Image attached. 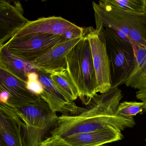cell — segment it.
Listing matches in <instances>:
<instances>
[{
	"label": "cell",
	"mask_w": 146,
	"mask_h": 146,
	"mask_svg": "<svg viewBox=\"0 0 146 146\" xmlns=\"http://www.w3.org/2000/svg\"><path fill=\"white\" fill-rule=\"evenodd\" d=\"M82 37L68 39L60 43L32 63L37 72L41 71L48 75L66 69L67 55Z\"/></svg>",
	"instance_id": "cell-12"
},
{
	"label": "cell",
	"mask_w": 146,
	"mask_h": 146,
	"mask_svg": "<svg viewBox=\"0 0 146 146\" xmlns=\"http://www.w3.org/2000/svg\"><path fill=\"white\" fill-rule=\"evenodd\" d=\"M40 146H72L65 139L58 135H51L46 139Z\"/></svg>",
	"instance_id": "cell-21"
},
{
	"label": "cell",
	"mask_w": 146,
	"mask_h": 146,
	"mask_svg": "<svg viewBox=\"0 0 146 146\" xmlns=\"http://www.w3.org/2000/svg\"><path fill=\"white\" fill-rule=\"evenodd\" d=\"M0 146H4V145L3 144V143L1 141V140H0Z\"/></svg>",
	"instance_id": "cell-22"
},
{
	"label": "cell",
	"mask_w": 146,
	"mask_h": 146,
	"mask_svg": "<svg viewBox=\"0 0 146 146\" xmlns=\"http://www.w3.org/2000/svg\"><path fill=\"white\" fill-rule=\"evenodd\" d=\"M123 138L121 132L109 127L93 132L72 135L64 139L72 146H102Z\"/></svg>",
	"instance_id": "cell-14"
},
{
	"label": "cell",
	"mask_w": 146,
	"mask_h": 146,
	"mask_svg": "<svg viewBox=\"0 0 146 146\" xmlns=\"http://www.w3.org/2000/svg\"><path fill=\"white\" fill-rule=\"evenodd\" d=\"M23 124L14 110L0 104V140L4 146H24Z\"/></svg>",
	"instance_id": "cell-13"
},
{
	"label": "cell",
	"mask_w": 146,
	"mask_h": 146,
	"mask_svg": "<svg viewBox=\"0 0 146 146\" xmlns=\"http://www.w3.org/2000/svg\"><path fill=\"white\" fill-rule=\"evenodd\" d=\"M37 73L43 87L40 97L48 104L53 112H60L62 115H74L83 110L84 108L78 107L57 88L48 74L41 71Z\"/></svg>",
	"instance_id": "cell-11"
},
{
	"label": "cell",
	"mask_w": 146,
	"mask_h": 146,
	"mask_svg": "<svg viewBox=\"0 0 146 146\" xmlns=\"http://www.w3.org/2000/svg\"><path fill=\"white\" fill-rule=\"evenodd\" d=\"M84 33L90 43L97 93H104L111 88L110 62L105 43L100 33L92 27L84 28Z\"/></svg>",
	"instance_id": "cell-9"
},
{
	"label": "cell",
	"mask_w": 146,
	"mask_h": 146,
	"mask_svg": "<svg viewBox=\"0 0 146 146\" xmlns=\"http://www.w3.org/2000/svg\"><path fill=\"white\" fill-rule=\"evenodd\" d=\"M126 86L137 89V99L146 103V60L136 70H133L125 83Z\"/></svg>",
	"instance_id": "cell-17"
},
{
	"label": "cell",
	"mask_w": 146,
	"mask_h": 146,
	"mask_svg": "<svg viewBox=\"0 0 146 146\" xmlns=\"http://www.w3.org/2000/svg\"><path fill=\"white\" fill-rule=\"evenodd\" d=\"M41 99L27 89L26 81L0 67V104L15 111Z\"/></svg>",
	"instance_id": "cell-8"
},
{
	"label": "cell",
	"mask_w": 146,
	"mask_h": 146,
	"mask_svg": "<svg viewBox=\"0 0 146 146\" xmlns=\"http://www.w3.org/2000/svg\"><path fill=\"white\" fill-rule=\"evenodd\" d=\"M103 37L108 54L111 87L125 84L132 73L135 63L133 45L119 37L110 28L102 27L98 31Z\"/></svg>",
	"instance_id": "cell-5"
},
{
	"label": "cell",
	"mask_w": 146,
	"mask_h": 146,
	"mask_svg": "<svg viewBox=\"0 0 146 146\" xmlns=\"http://www.w3.org/2000/svg\"><path fill=\"white\" fill-rule=\"evenodd\" d=\"M96 30L110 28L123 40L133 45L146 47V12L136 14L126 12L109 2L108 0L92 3Z\"/></svg>",
	"instance_id": "cell-2"
},
{
	"label": "cell",
	"mask_w": 146,
	"mask_h": 146,
	"mask_svg": "<svg viewBox=\"0 0 146 146\" xmlns=\"http://www.w3.org/2000/svg\"><path fill=\"white\" fill-rule=\"evenodd\" d=\"M144 110L145 104L143 102H123L119 104L116 114L119 116L129 118L141 113Z\"/></svg>",
	"instance_id": "cell-19"
},
{
	"label": "cell",
	"mask_w": 146,
	"mask_h": 146,
	"mask_svg": "<svg viewBox=\"0 0 146 146\" xmlns=\"http://www.w3.org/2000/svg\"><path fill=\"white\" fill-rule=\"evenodd\" d=\"M68 39L62 36L52 34H32L12 39L4 47L17 58L32 63L58 44Z\"/></svg>",
	"instance_id": "cell-6"
},
{
	"label": "cell",
	"mask_w": 146,
	"mask_h": 146,
	"mask_svg": "<svg viewBox=\"0 0 146 146\" xmlns=\"http://www.w3.org/2000/svg\"></svg>",
	"instance_id": "cell-24"
},
{
	"label": "cell",
	"mask_w": 146,
	"mask_h": 146,
	"mask_svg": "<svg viewBox=\"0 0 146 146\" xmlns=\"http://www.w3.org/2000/svg\"><path fill=\"white\" fill-rule=\"evenodd\" d=\"M0 67L26 82L29 73L37 72L32 63L17 58L4 47L0 53Z\"/></svg>",
	"instance_id": "cell-15"
},
{
	"label": "cell",
	"mask_w": 146,
	"mask_h": 146,
	"mask_svg": "<svg viewBox=\"0 0 146 146\" xmlns=\"http://www.w3.org/2000/svg\"><path fill=\"white\" fill-rule=\"evenodd\" d=\"M15 111L23 122L24 146H40L46 135L54 128L59 117L42 99Z\"/></svg>",
	"instance_id": "cell-4"
},
{
	"label": "cell",
	"mask_w": 146,
	"mask_h": 146,
	"mask_svg": "<svg viewBox=\"0 0 146 146\" xmlns=\"http://www.w3.org/2000/svg\"></svg>",
	"instance_id": "cell-23"
},
{
	"label": "cell",
	"mask_w": 146,
	"mask_h": 146,
	"mask_svg": "<svg viewBox=\"0 0 146 146\" xmlns=\"http://www.w3.org/2000/svg\"><path fill=\"white\" fill-rule=\"evenodd\" d=\"M123 97L118 87H111L104 93L94 96L87 108L77 115H62L58 117L51 135L63 139L72 135L93 132L112 127L120 132L132 128L135 123L133 117L117 116V110Z\"/></svg>",
	"instance_id": "cell-1"
},
{
	"label": "cell",
	"mask_w": 146,
	"mask_h": 146,
	"mask_svg": "<svg viewBox=\"0 0 146 146\" xmlns=\"http://www.w3.org/2000/svg\"><path fill=\"white\" fill-rule=\"evenodd\" d=\"M108 1L126 12L136 14L146 12V0H108Z\"/></svg>",
	"instance_id": "cell-18"
},
{
	"label": "cell",
	"mask_w": 146,
	"mask_h": 146,
	"mask_svg": "<svg viewBox=\"0 0 146 146\" xmlns=\"http://www.w3.org/2000/svg\"><path fill=\"white\" fill-rule=\"evenodd\" d=\"M84 33V28L61 16H52L29 21L11 39L32 34H47L62 36L72 39L83 37Z\"/></svg>",
	"instance_id": "cell-7"
},
{
	"label": "cell",
	"mask_w": 146,
	"mask_h": 146,
	"mask_svg": "<svg viewBox=\"0 0 146 146\" xmlns=\"http://www.w3.org/2000/svg\"><path fill=\"white\" fill-rule=\"evenodd\" d=\"M67 63V70L78 90L79 97L88 105L97 93V85L90 43L85 33L68 52Z\"/></svg>",
	"instance_id": "cell-3"
},
{
	"label": "cell",
	"mask_w": 146,
	"mask_h": 146,
	"mask_svg": "<svg viewBox=\"0 0 146 146\" xmlns=\"http://www.w3.org/2000/svg\"><path fill=\"white\" fill-rule=\"evenodd\" d=\"M49 76L57 88L71 101L74 102L79 97L78 90L67 69L53 72Z\"/></svg>",
	"instance_id": "cell-16"
},
{
	"label": "cell",
	"mask_w": 146,
	"mask_h": 146,
	"mask_svg": "<svg viewBox=\"0 0 146 146\" xmlns=\"http://www.w3.org/2000/svg\"><path fill=\"white\" fill-rule=\"evenodd\" d=\"M29 21L19 1L0 0V53L14 35Z\"/></svg>",
	"instance_id": "cell-10"
},
{
	"label": "cell",
	"mask_w": 146,
	"mask_h": 146,
	"mask_svg": "<svg viewBox=\"0 0 146 146\" xmlns=\"http://www.w3.org/2000/svg\"><path fill=\"white\" fill-rule=\"evenodd\" d=\"M26 87L32 93L39 97L41 96L43 91V87L37 72H31L27 74Z\"/></svg>",
	"instance_id": "cell-20"
}]
</instances>
